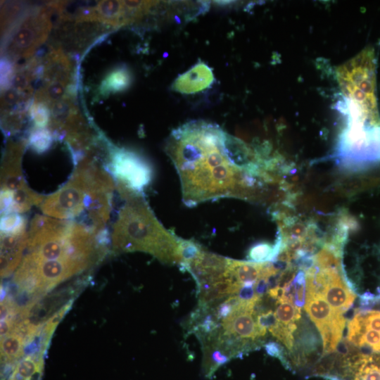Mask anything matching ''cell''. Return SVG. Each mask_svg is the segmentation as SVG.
Instances as JSON below:
<instances>
[{"instance_id":"1","label":"cell","mask_w":380,"mask_h":380,"mask_svg":"<svg viewBox=\"0 0 380 380\" xmlns=\"http://www.w3.org/2000/svg\"><path fill=\"white\" fill-rule=\"evenodd\" d=\"M227 137L216 124L193 120L173 129L167 138L165 151L179 175L186 206L222 198L264 201L267 184L235 163Z\"/></svg>"},{"instance_id":"2","label":"cell","mask_w":380,"mask_h":380,"mask_svg":"<svg viewBox=\"0 0 380 380\" xmlns=\"http://www.w3.org/2000/svg\"><path fill=\"white\" fill-rule=\"evenodd\" d=\"M115 182L92 156L84 157L70 179L46 197L42 212L51 217L72 220L83 217L82 223L96 230L105 229L112 209Z\"/></svg>"},{"instance_id":"3","label":"cell","mask_w":380,"mask_h":380,"mask_svg":"<svg viewBox=\"0 0 380 380\" xmlns=\"http://www.w3.org/2000/svg\"><path fill=\"white\" fill-rule=\"evenodd\" d=\"M118 188L125 203L113 228V251L146 252L163 263L179 265L182 239L163 226L145 201L143 193L122 186Z\"/></svg>"},{"instance_id":"4","label":"cell","mask_w":380,"mask_h":380,"mask_svg":"<svg viewBox=\"0 0 380 380\" xmlns=\"http://www.w3.org/2000/svg\"><path fill=\"white\" fill-rule=\"evenodd\" d=\"M54 12H59L57 3L23 11L5 34L4 57L12 62L31 57L48 37Z\"/></svg>"},{"instance_id":"5","label":"cell","mask_w":380,"mask_h":380,"mask_svg":"<svg viewBox=\"0 0 380 380\" xmlns=\"http://www.w3.org/2000/svg\"><path fill=\"white\" fill-rule=\"evenodd\" d=\"M108 167L117 185L139 193H143L152 179L153 172L149 163L129 150L110 148Z\"/></svg>"},{"instance_id":"6","label":"cell","mask_w":380,"mask_h":380,"mask_svg":"<svg viewBox=\"0 0 380 380\" xmlns=\"http://www.w3.org/2000/svg\"><path fill=\"white\" fill-rule=\"evenodd\" d=\"M26 220L18 213L1 216V275H9L18 266L27 247Z\"/></svg>"},{"instance_id":"7","label":"cell","mask_w":380,"mask_h":380,"mask_svg":"<svg viewBox=\"0 0 380 380\" xmlns=\"http://www.w3.org/2000/svg\"><path fill=\"white\" fill-rule=\"evenodd\" d=\"M27 141H10L5 150L1 170V192L13 194L27 186L21 171V158Z\"/></svg>"},{"instance_id":"8","label":"cell","mask_w":380,"mask_h":380,"mask_svg":"<svg viewBox=\"0 0 380 380\" xmlns=\"http://www.w3.org/2000/svg\"><path fill=\"white\" fill-rule=\"evenodd\" d=\"M343 274V271L329 270L327 283L321 294L334 310L343 314L353 305L355 295Z\"/></svg>"},{"instance_id":"9","label":"cell","mask_w":380,"mask_h":380,"mask_svg":"<svg viewBox=\"0 0 380 380\" xmlns=\"http://www.w3.org/2000/svg\"><path fill=\"white\" fill-rule=\"evenodd\" d=\"M72 65L70 60L61 49H53L44 58L42 65V80L44 85L61 83L71 84Z\"/></svg>"},{"instance_id":"10","label":"cell","mask_w":380,"mask_h":380,"mask_svg":"<svg viewBox=\"0 0 380 380\" xmlns=\"http://www.w3.org/2000/svg\"><path fill=\"white\" fill-rule=\"evenodd\" d=\"M221 324L222 329L229 334L244 340L260 342L259 328L253 314L248 311L236 307Z\"/></svg>"},{"instance_id":"11","label":"cell","mask_w":380,"mask_h":380,"mask_svg":"<svg viewBox=\"0 0 380 380\" xmlns=\"http://www.w3.org/2000/svg\"><path fill=\"white\" fill-rule=\"evenodd\" d=\"M214 80L211 68L199 63L179 75L175 81L172 89L182 94H194L210 87Z\"/></svg>"},{"instance_id":"12","label":"cell","mask_w":380,"mask_h":380,"mask_svg":"<svg viewBox=\"0 0 380 380\" xmlns=\"http://www.w3.org/2000/svg\"><path fill=\"white\" fill-rule=\"evenodd\" d=\"M305 309L319 331L343 316L334 310L320 293H305Z\"/></svg>"},{"instance_id":"13","label":"cell","mask_w":380,"mask_h":380,"mask_svg":"<svg viewBox=\"0 0 380 380\" xmlns=\"http://www.w3.org/2000/svg\"><path fill=\"white\" fill-rule=\"evenodd\" d=\"M201 343L203 352L202 371L205 377L210 378L220 367L232 359L214 342L203 341Z\"/></svg>"},{"instance_id":"14","label":"cell","mask_w":380,"mask_h":380,"mask_svg":"<svg viewBox=\"0 0 380 380\" xmlns=\"http://www.w3.org/2000/svg\"><path fill=\"white\" fill-rule=\"evenodd\" d=\"M132 75L126 65H122L110 71L100 86V93L119 92L127 89L132 84Z\"/></svg>"},{"instance_id":"15","label":"cell","mask_w":380,"mask_h":380,"mask_svg":"<svg viewBox=\"0 0 380 380\" xmlns=\"http://www.w3.org/2000/svg\"><path fill=\"white\" fill-rule=\"evenodd\" d=\"M25 342L22 337L11 333L1 338V353L4 360L13 361L19 359L25 352Z\"/></svg>"},{"instance_id":"16","label":"cell","mask_w":380,"mask_h":380,"mask_svg":"<svg viewBox=\"0 0 380 380\" xmlns=\"http://www.w3.org/2000/svg\"><path fill=\"white\" fill-rule=\"evenodd\" d=\"M342 255V253L323 246L322 248L314 255L315 264L321 269L343 271Z\"/></svg>"},{"instance_id":"17","label":"cell","mask_w":380,"mask_h":380,"mask_svg":"<svg viewBox=\"0 0 380 380\" xmlns=\"http://www.w3.org/2000/svg\"><path fill=\"white\" fill-rule=\"evenodd\" d=\"M54 136L48 128H34L29 135L28 144L37 153L48 150L53 141Z\"/></svg>"},{"instance_id":"18","label":"cell","mask_w":380,"mask_h":380,"mask_svg":"<svg viewBox=\"0 0 380 380\" xmlns=\"http://www.w3.org/2000/svg\"><path fill=\"white\" fill-rule=\"evenodd\" d=\"M275 316L277 320L286 325L296 323L301 315L300 308L291 301H278L275 310Z\"/></svg>"},{"instance_id":"19","label":"cell","mask_w":380,"mask_h":380,"mask_svg":"<svg viewBox=\"0 0 380 380\" xmlns=\"http://www.w3.org/2000/svg\"><path fill=\"white\" fill-rule=\"evenodd\" d=\"M29 113L36 127L46 128L51 115V111L47 106L41 103L33 102L30 106Z\"/></svg>"},{"instance_id":"20","label":"cell","mask_w":380,"mask_h":380,"mask_svg":"<svg viewBox=\"0 0 380 380\" xmlns=\"http://www.w3.org/2000/svg\"><path fill=\"white\" fill-rule=\"evenodd\" d=\"M268 330L274 337L284 343L289 351L292 352L293 337L292 332L289 330L288 326H286L278 321L276 325Z\"/></svg>"},{"instance_id":"21","label":"cell","mask_w":380,"mask_h":380,"mask_svg":"<svg viewBox=\"0 0 380 380\" xmlns=\"http://www.w3.org/2000/svg\"><path fill=\"white\" fill-rule=\"evenodd\" d=\"M15 69L12 61L4 57L1 62V89L8 90L12 85Z\"/></svg>"},{"instance_id":"22","label":"cell","mask_w":380,"mask_h":380,"mask_svg":"<svg viewBox=\"0 0 380 380\" xmlns=\"http://www.w3.org/2000/svg\"><path fill=\"white\" fill-rule=\"evenodd\" d=\"M265 349L269 355L278 358L287 369H289L286 353L281 345L276 342H268L265 345Z\"/></svg>"},{"instance_id":"23","label":"cell","mask_w":380,"mask_h":380,"mask_svg":"<svg viewBox=\"0 0 380 380\" xmlns=\"http://www.w3.org/2000/svg\"><path fill=\"white\" fill-rule=\"evenodd\" d=\"M214 310L217 317L222 322L232 313L233 307L225 300Z\"/></svg>"}]
</instances>
